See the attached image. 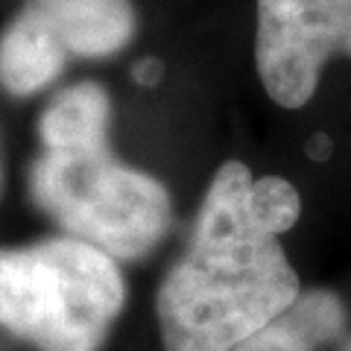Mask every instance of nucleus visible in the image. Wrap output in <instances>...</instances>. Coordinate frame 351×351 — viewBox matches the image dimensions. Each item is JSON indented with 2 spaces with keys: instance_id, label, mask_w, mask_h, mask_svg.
<instances>
[{
  "instance_id": "nucleus-1",
  "label": "nucleus",
  "mask_w": 351,
  "mask_h": 351,
  "mask_svg": "<svg viewBox=\"0 0 351 351\" xmlns=\"http://www.w3.org/2000/svg\"><path fill=\"white\" fill-rule=\"evenodd\" d=\"M299 217L302 196L287 179H255L237 158L219 164L156 293L164 351H232L287 311L302 281L281 234Z\"/></svg>"
},
{
  "instance_id": "nucleus-2",
  "label": "nucleus",
  "mask_w": 351,
  "mask_h": 351,
  "mask_svg": "<svg viewBox=\"0 0 351 351\" xmlns=\"http://www.w3.org/2000/svg\"><path fill=\"white\" fill-rule=\"evenodd\" d=\"M126 307L117 261L59 234L0 249V328L36 351H103Z\"/></svg>"
},
{
  "instance_id": "nucleus-3",
  "label": "nucleus",
  "mask_w": 351,
  "mask_h": 351,
  "mask_svg": "<svg viewBox=\"0 0 351 351\" xmlns=\"http://www.w3.org/2000/svg\"><path fill=\"white\" fill-rule=\"evenodd\" d=\"M29 199L68 237L114 261L147 258L176 217L167 184L123 164L112 144L41 149L29 167Z\"/></svg>"
},
{
  "instance_id": "nucleus-4",
  "label": "nucleus",
  "mask_w": 351,
  "mask_h": 351,
  "mask_svg": "<svg viewBox=\"0 0 351 351\" xmlns=\"http://www.w3.org/2000/svg\"><path fill=\"white\" fill-rule=\"evenodd\" d=\"M334 56H351V0H258L255 68L276 106L311 103Z\"/></svg>"
},
{
  "instance_id": "nucleus-5",
  "label": "nucleus",
  "mask_w": 351,
  "mask_h": 351,
  "mask_svg": "<svg viewBox=\"0 0 351 351\" xmlns=\"http://www.w3.org/2000/svg\"><path fill=\"white\" fill-rule=\"evenodd\" d=\"M68 59L56 27L27 3L0 32V88L9 97H36L59 82Z\"/></svg>"
},
{
  "instance_id": "nucleus-6",
  "label": "nucleus",
  "mask_w": 351,
  "mask_h": 351,
  "mask_svg": "<svg viewBox=\"0 0 351 351\" xmlns=\"http://www.w3.org/2000/svg\"><path fill=\"white\" fill-rule=\"evenodd\" d=\"M232 351H351L348 307L328 287L302 290L287 311Z\"/></svg>"
},
{
  "instance_id": "nucleus-7",
  "label": "nucleus",
  "mask_w": 351,
  "mask_h": 351,
  "mask_svg": "<svg viewBox=\"0 0 351 351\" xmlns=\"http://www.w3.org/2000/svg\"><path fill=\"white\" fill-rule=\"evenodd\" d=\"M62 36L71 56L108 59L126 50L138 32L132 0H29Z\"/></svg>"
},
{
  "instance_id": "nucleus-8",
  "label": "nucleus",
  "mask_w": 351,
  "mask_h": 351,
  "mask_svg": "<svg viewBox=\"0 0 351 351\" xmlns=\"http://www.w3.org/2000/svg\"><path fill=\"white\" fill-rule=\"evenodd\" d=\"M112 97L94 80L73 82L50 97L38 117L41 149H85L108 144Z\"/></svg>"
},
{
  "instance_id": "nucleus-9",
  "label": "nucleus",
  "mask_w": 351,
  "mask_h": 351,
  "mask_svg": "<svg viewBox=\"0 0 351 351\" xmlns=\"http://www.w3.org/2000/svg\"><path fill=\"white\" fill-rule=\"evenodd\" d=\"M161 73H164V68H161L158 59H141L135 68H132V80H135L138 85L152 88V85L161 82Z\"/></svg>"
},
{
  "instance_id": "nucleus-10",
  "label": "nucleus",
  "mask_w": 351,
  "mask_h": 351,
  "mask_svg": "<svg viewBox=\"0 0 351 351\" xmlns=\"http://www.w3.org/2000/svg\"><path fill=\"white\" fill-rule=\"evenodd\" d=\"M331 152H334V144H331V138L328 135H322V132L307 141V156H311L313 161H328L331 158Z\"/></svg>"
},
{
  "instance_id": "nucleus-11",
  "label": "nucleus",
  "mask_w": 351,
  "mask_h": 351,
  "mask_svg": "<svg viewBox=\"0 0 351 351\" xmlns=\"http://www.w3.org/2000/svg\"><path fill=\"white\" fill-rule=\"evenodd\" d=\"M0 191H3V158H0Z\"/></svg>"
}]
</instances>
